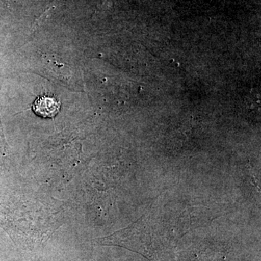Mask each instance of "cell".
Masks as SVG:
<instances>
[{
  "label": "cell",
  "mask_w": 261,
  "mask_h": 261,
  "mask_svg": "<svg viewBox=\"0 0 261 261\" xmlns=\"http://www.w3.org/2000/svg\"><path fill=\"white\" fill-rule=\"evenodd\" d=\"M97 242L102 245L124 247L138 252L150 261H159L152 245L149 228H147L143 218L124 229L99 239Z\"/></svg>",
  "instance_id": "obj_1"
},
{
  "label": "cell",
  "mask_w": 261,
  "mask_h": 261,
  "mask_svg": "<svg viewBox=\"0 0 261 261\" xmlns=\"http://www.w3.org/2000/svg\"><path fill=\"white\" fill-rule=\"evenodd\" d=\"M61 102L56 98L43 95L38 97L32 105V110L42 118H54L59 113Z\"/></svg>",
  "instance_id": "obj_2"
}]
</instances>
